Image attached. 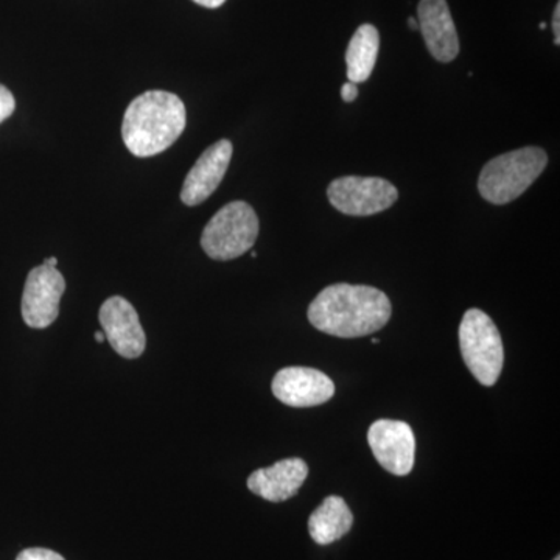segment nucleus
I'll return each mask as SVG.
<instances>
[{
	"label": "nucleus",
	"instance_id": "0eeeda50",
	"mask_svg": "<svg viewBox=\"0 0 560 560\" xmlns=\"http://www.w3.org/2000/svg\"><path fill=\"white\" fill-rule=\"evenodd\" d=\"M66 280L58 268L39 265L28 272L22 294V318L32 329H47L60 315Z\"/></svg>",
	"mask_w": 560,
	"mask_h": 560
},
{
	"label": "nucleus",
	"instance_id": "f03ea898",
	"mask_svg": "<svg viewBox=\"0 0 560 560\" xmlns=\"http://www.w3.org/2000/svg\"><path fill=\"white\" fill-rule=\"evenodd\" d=\"M186 105L167 91H147L125 110L121 138L131 154L151 158L171 149L186 130Z\"/></svg>",
	"mask_w": 560,
	"mask_h": 560
},
{
	"label": "nucleus",
	"instance_id": "6ab92c4d",
	"mask_svg": "<svg viewBox=\"0 0 560 560\" xmlns=\"http://www.w3.org/2000/svg\"><path fill=\"white\" fill-rule=\"evenodd\" d=\"M552 32H555L556 46L560 44V3L556 5L555 14H552Z\"/></svg>",
	"mask_w": 560,
	"mask_h": 560
},
{
	"label": "nucleus",
	"instance_id": "39448f33",
	"mask_svg": "<svg viewBox=\"0 0 560 560\" xmlns=\"http://www.w3.org/2000/svg\"><path fill=\"white\" fill-rule=\"evenodd\" d=\"M459 348L464 363L481 385L493 386L504 363V349L495 323L480 308L464 313L459 326Z\"/></svg>",
	"mask_w": 560,
	"mask_h": 560
},
{
	"label": "nucleus",
	"instance_id": "1a4fd4ad",
	"mask_svg": "<svg viewBox=\"0 0 560 560\" xmlns=\"http://www.w3.org/2000/svg\"><path fill=\"white\" fill-rule=\"evenodd\" d=\"M98 319L110 348L120 357L135 360L145 352V331L131 302L121 296L109 298L103 302Z\"/></svg>",
	"mask_w": 560,
	"mask_h": 560
},
{
	"label": "nucleus",
	"instance_id": "f3484780",
	"mask_svg": "<svg viewBox=\"0 0 560 560\" xmlns=\"http://www.w3.org/2000/svg\"><path fill=\"white\" fill-rule=\"evenodd\" d=\"M16 560H66L57 551L47 550V548H27L21 551Z\"/></svg>",
	"mask_w": 560,
	"mask_h": 560
},
{
	"label": "nucleus",
	"instance_id": "5701e85b",
	"mask_svg": "<svg viewBox=\"0 0 560 560\" xmlns=\"http://www.w3.org/2000/svg\"><path fill=\"white\" fill-rule=\"evenodd\" d=\"M44 264L49 265V267H55V268H57L58 259H57V257H50V259H46V260H44Z\"/></svg>",
	"mask_w": 560,
	"mask_h": 560
},
{
	"label": "nucleus",
	"instance_id": "2eb2a0df",
	"mask_svg": "<svg viewBox=\"0 0 560 560\" xmlns=\"http://www.w3.org/2000/svg\"><path fill=\"white\" fill-rule=\"evenodd\" d=\"M378 50H381V35H378L377 28L371 24L360 25L353 33L348 51H346L350 83L359 84L370 80L375 62H377Z\"/></svg>",
	"mask_w": 560,
	"mask_h": 560
},
{
	"label": "nucleus",
	"instance_id": "4468645a",
	"mask_svg": "<svg viewBox=\"0 0 560 560\" xmlns=\"http://www.w3.org/2000/svg\"><path fill=\"white\" fill-rule=\"evenodd\" d=\"M353 525L352 511L341 497H327L308 518V533L320 547L342 539Z\"/></svg>",
	"mask_w": 560,
	"mask_h": 560
},
{
	"label": "nucleus",
	"instance_id": "9d476101",
	"mask_svg": "<svg viewBox=\"0 0 560 560\" xmlns=\"http://www.w3.org/2000/svg\"><path fill=\"white\" fill-rule=\"evenodd\" d=\"M276 399L293 408H311L329 401L335 394L334 382L313 368L291 366L280 370L272 378Z\"/></svg>",
	"mask_w": 560,
	"mask_h": 560
},
{
	"label": "nucleus",
	"instance_id": "423d86ee",
	"mask_svg": "<svg viewBox=\"0 0 560 560\" xmlns=\"http://www.w3.org/2000/svg\"><path fill=\"white\" fill-rule=\"evenodd\" d=\"M327 197L330 205L345 215L370 217L396 205L399 190L383 178L342 176L331 180Z\"/></svg>",
	"mask_w": 560,
	"mask_h": 560
},
{
	"label": "nucleus",
	"instance_id": "b1692460",
	"mask_svg": "<svg viewBox=\"0 0 560 560\" xmlns=\"http://www.w3.org/2000/svg\"><path fill=\"white\" fill-rule=\"evenodd\" d=\"M555 560H560V559H559V556H558V558H556Z\"/></svg>",
	"mask_w": 560,
	"mask_h": 560
},
{
	"label": "nucleus",
	"instance_id": "9b49d317",
	"mask_svg": "<svg viewBox=\"0 0 560 560\" xmlns=\"http://www.w3.org/2000/svg\"><path fill=\"white\" fill-rule=\"evenodd\" d=\"M232 153L231 140L221 139L201 154L197 164L187 173L180 190V200L186 206H198L208 200L226 175Z\"/></svg>",
	"mask_w": 560,
	"mask_h": 560
},
{
	"label": "nucleus",
	"instance_id": "412c9836",
	"mask_svg": "<svg viewBox=\"0 0 560 560\" xmlns=\"http://www.w3.org/2000/svg\"><path fill=\"white\" fill-rule=\"evenodd\" d=\"M94 337H95V341H97V342H103L106 340L105 334H103L102 330L95 331Z\"/></svg>",
	"mask_w": 560,
	"mask_h": 560
},
{
	"label": "nucleus",
	"instance_id": "aec40b11",
	"mask_svg": "<svg viewBox=\"0 0 560 560\" xmlns=\"http://www.w3.org/2000/svg\"><path fill=\"white\" fill-rule=\"evenodd\" d=\"M194 2L205 7V9H219L226 0H194Z\"/></svg>",
	"mask_w": 560,
	"mask_h": 560
},
{
	"label": "nucleus",
	"instance_id": "ddd939ff",
	"mask_svg": "<svg viewBox=\"0 0 560 560\" xmlns=\"http://www.w3.org/2000/svg\"><path fill=\"white\" fill-rule=\"evenodd\" d=\"M307 477L308 466L304 459H282L271 467L253 471L248 478V489L264 500L280 503L293 499Z\"/></svg>",
	"mask_w": 560,
	"mask_h": 560
},
{
	"label": "nucleus",
	"instance_id": "a211bd4d",
	"mask_svg": "<svg viewBox=\"0 0 560 560\" xmlns=\"http://www.w3.org/2000/svg\"><path fill=\"white\" fill-rule=\"evenodd\" d=\"M341 97L346 103H352L357 101L359 97V88H357L355 83H345L341 88Z\"/></svg>",
	"mask_w": 560,
	"mask_h": 560
},
{
	"label": "nucleus",
	"instance_id": "20e7f679",
	"mask_svg": "<svg viewBox=\"0 0 560 560\" xmlns=\"http://www.w3.org/2000/svg\"><path fill=\"white\" fill-rule=\"evenodd\" d=\"M259 230L256 210L248 202L232 201L206 224L201 246L210 259L234 260L256 245Z\"/></svg>",
	"mask_w": 560,
	"mask_h": 560
},
{
	"label": "nucleus",
	"instance_id": "6e6552de",
	"mask_svg": "<svg viewBox=\"0 0 560 560\" xmlns=\"http://www.w3.org/2000/svg\"><path fill=\"white\" fill-rule=\"evenodd\" d=\"M368 442L383 469L405 477L415 467L416 440L408 423L381 419L368 431Z\"/></svg>",
	"mask_w": 560,
	"mask_h": 560
},
{
	"label": "nucleus",
	"instance_id": "f257e3e1",
	"mask_svg": "<svg viewBox=\"0 0 560 560\" xmlns=\"http://www.w3.org/2000/svg\"><path fill=\"white\" fill-rule=\"evenodd\" d=\"M393 313L389 298L370 285L334 283L308 307L315 329L338 338H361L382 330Z\"/></svg>",
	"mask_w": 560,
	"mask_h": 560
},
{
	"label": "nucleus",
	"instance_id": "f8f14e48",
	"mask_svg": "<svg viewBox=\"0 0 560 560\" xmlns=\"http://www.w3.org/2000/svg\"><path fill=\"white\" fill-rule=\"evenodd\" d=\"M418 18L419 31L431 57L440 62L455 61L459 39L447 0H420Z\"/></svg>",
	"mask_w": 560,
	"mask_h": 560
},
{
	"label": "nucleus",
	"instance_id": "4be33fe9",
	"mask_svg": "<svg viewBox=\"0 0 560 560\" xmlns=\"http://www.w3.org/2000/svg\"><path fill=\"white\" fill-rule=\"evenodd\" d=\"M408 24H410L411 31H419V24L418 21L415 20V18H410V20H408Z\"/></svg>",
	"mask_w": 560,
	"mask_h": 560
},
{
	"label": "nucleus",
	"instance_id": "dca6fc26",
	"mask_svg": "<svg viewBox=\"0 0 560 560\" xmlns=\"http://www.w3.org/2000/svg\"><path fill=\"white\" fill-rule=\"evenodd\" d=\"M14 109H16L14 95L3 84H0V124L13 116Z\"/></svg>",
	"mask_w": 560,
	"mask_h": 560
},
{
	"label": "nucleus",
	"instance_id": "7ed1b4c3",
	"mask_svg": "<svg viewBox=\"0 0 560 560\" xmlns=\"http://www.w3.org/2000/svg\"><path fill=\"white\" fill-rule=\"evenodd\" d=\"M548 165L539 147H525L493 158L482 167L478 190L486 201L503 206L517 200Z\"/></svg>",
	"mask_w": 560,
	"mask_h": 560
}]
</instances>
